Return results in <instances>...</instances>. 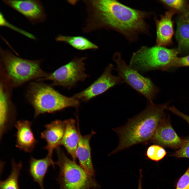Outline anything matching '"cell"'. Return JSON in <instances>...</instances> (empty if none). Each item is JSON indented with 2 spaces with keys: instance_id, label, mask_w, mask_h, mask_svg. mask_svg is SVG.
<instances>
[{
  "instance_id": "obj_1",
  "label": "cell",
  "mask_w": 189,
  "mask_h": 189,
  "mask_svg": "<svg viewBox=\"0 0 189 189\" xmlns=\"http://www.w3.org/2000/svg\"><path fill=\"white\" fill-rule=\"evenodd\" d=\"M88 17L84 33L104 29L114 30L130 42L136 41L142 34L149 35L147 20L149 12L133 8L116 0H84Z\"/></svg>"
},
{
  "instance_id": "obj_2",
  "label": "cell",
  "mask_w": 189,
  "mask_h": 189,
  "mask_svg": "<svg viewBox=\"0 0 189 189\" xmlns=\"http://www.w3.org/2000/svg\"><path fill=\"white\" fill-rule=\"evenodd\" d=\"M165 106L148 102L143 111L128 119L122 126L113 129L118 136L119 142L118 146L110 154L136 144L150 143L160 123L166 116Z\"/></svg>"
},
{
  "instance_id": "obj_3",
  "label": "cell",
  "mask_w": 189,
  "mask_h": 189,
  "mask_svg": "<svg viewBox=\"0 0 189 189\" xmlns=\"http://www.w3.org/2000/svg\"><path fill=\"white\" fill-rule=\"evenodd\" d=\"M25 96L34 109L35 118L41 114L52 113L66 108H77L80 105L79 100L73 96H64L50 85L40 81L30 83Z\"/></svg>"
},
{
  "instance_id": "obj_4",
  "label": "cell",
  "mask_w": 189,
  "mask_h": 189,
  "mask_svg": "<svg viewBox=\"0 0 189 189\" xmlns=\"http://www.w3.org/2000/svg\"><path fill=\"white\" fill-rule=\"evenodd\" d=\"M1 69L13 87L33 80L38 81L49 74L41 67L42 60L23 59L11 51L0 48Z\"/></svg>"
},
{
  "instance_id": "obj_5",
  "label": "cell",
  "mask_w": 189,
  "mask_h": 189,
  "mask_svg": "<svg viewBox=\"0 0 189 189\" xmlns=\"http://www.w3.org/2000/svg\"><path fill=\"white\" fill-rule=\"evenodd\" d=\"M56 151L58 160L55 164L59 167L57 178L60 189H96L98 184L92 176L76 162L69 159L60 147Z\"/></svg>"
},
{
  "instance_id": "obj_6",
  "label": "cell",
  "mask_w": 189,
  "mask_h": 189,
  "mask_svg": "<svg viewBox=\"0 0 189 189\" xmlns=\"http://www.w3.org/2000/svg\"><path fill=\"white\" fill-rule=\"evenodd\" d=\"M179 52L178 50L157 45L143 46L133 53L129 66L141 72L155 70H164L169 69Z\"/></svg>"
},
{
  "instance_id": "obj_7",
  "label": "cell",
  "mask_w": 189,
  "mask_h": 189,
  "mask_svg": "<svg viewBox=\"0 0 189 189\" xmlns=\"http://www.w3.org/2000/svg\"><path fill=\"white\" fill-rule=\"evenodd\" d=\"M113 59L116 64V70L123 82L143 95L148 102H153L158 90L150 78L144 77L127 65L120 53H115Z\"/></svg>"
},
{
  "instance_id": "obj_8",
  "label": "cell",
  "mask_w": 189,
  "mask_h": 189,
  "mask_svg": "<svg viewBox=\"0 0 189 189\" xmlns=\"http://www.w3.org/2000/svg\"><path fill=\"white\" fill-rule=\"evenodd\" d=\"M86 58H76L38 81L50 80L52 82L50 85L52 86H60L70 89L88 76L85 72L84 62Z\"/></svg>"
},
{
  "instance_id": "obj_9",
  "label": "cell",
  "mask_w": 189,
  "mask_h": 189,
  "mask_svg": "<svg viewBox=\"0 0 189 189\" xmlns=\"http://www.w3.org/2000/svg\"><path fill=\"white\" fill-rule=\"evenodd\" d=\"M113 67V65L110 64L95 81L84 90L76 93L73 96L79 100L87 102L115 85L124 83L119 76L112 74Z\"/></svg>"
},
{
  "instance_id": "obj_10",
  "label": "cell",
  "mask_w": 189,
  "mask_h": 189,
  "mask_svg": "<svg viewBox=\"0 0 189 189\" xmlns=\"http://www.w3.org/2000/svg\"><path fill=\"white\" fill-rule=\"evenodd\" d=\"M13 88L8 85H0V141L4 135L14 126L17 112L11 98Z\"/></svg>"
},
{
  "instance_id": "obj_11",
  "label": "cell",
  "mask_w": 189,
  "mask_h": 189,
  "mask_svg": "<svg viewBox=\"0 0 189 189\" xmlns=\"http://www.w3.org/2000/svg\"><path fill=\"white\" fill-rule=\"evenodd\" d=\"M5 4L25 17L32 24L44 22L47 17L42 2L39 0H2Z\"/></svg>"
},
{
  "instance_id": "obj_12",
  "label": "cell",
  "mask_w": 189,
  "mask_h": 189,
  "mask_svg": "<svg viewBox=\"0 0 189 189\" xmlns=\"http://www.w3.org/2000/svg\"><path fill=\"white\" fill-rule=\"evenodd\" d=\"M183 142V139L179 137L173 129L169 118L165 116L160 123L150 143L178 150Z\"/></svg>"
},
{
  "instance_id": "obj_13",
  "label": "cell",
  "mask_w": 189,
  "mask_h": 189,
  "mask_svg": "<svg viewBox=\"0 0 189 189\" xmlns=\"http://www.w3.org/2000/svg\"><path fill=\"white\" fill-rule=\"evenodd\" d=\"M44 127L45 129L41 133L40 137L46 143L44 149L47 150L48 154L52 157L54 150L61 145L65 129V122L56 120Z\"/></svg>"
},
{
  "instance_id": "obj_14",
  "label": "cell",
  "mask_w": 189,
  "mask_h": 189,
  "mask_svg": "<svg viewBox=\"0 0 189 189\" xmlns=\"http://www.w3.org/2000/svg\"><path fill=\"white\" fill-rule=\"evenodd\" d=\"M32 122L27 120H19L14 126L16 129V147L20 150L32 153L38 143L33 132Z\"/></svg>"
},
{
  "instance_id": "obj_15",
  "label": "cell",
  "mask_w": 189,
  "mask_h": 189,
  "mask_svg": "<svg viewBox=\"0 0 189 189\" xmlns=\"http://www.w3.org/2000/svg\"><path fill=\"white\" fill-rule=\"evenodd\" d=\"M79 140L76 150V156L81 166L88 174L94 177L95 171L92 162L90 142L95 132L92 131L89 134H81L79 128Z\"/></svg>"
},
{
  "instance_id": "obj_16",
  "label": "cell",
  "mask_w": 189,
  "mask_h": 189,
  "mask_svg": "<svg viewBox=\"0 0 189 189\" xmlns=\"http://www.w3.org/2000/svg\"><path fill=\"white\" fill-rule=\"evenodd\" d=\"M175 13L172 10L168 11L162 15L160 19L155 18L157 45L163 46L168 45L172 43L174 34L172 18Z\"/></svg>"
},
{
  "instance_id": "obj_17",
  "label": "cell",
  "mask_w": 189,
  "mask_h": 189,
  "mask_svg": "<svg viewBox=\"0 0 189 189\" xmlns=\"http://www.w3.org/2000/svg\"><path fill=\"white\" fill-rule=\"evenodd\" d=\"M65 128L61 145L64 146L76 162V150L79 140L78 128H77L75 119L70 118L64 120Z\"/></svg>"
},
{
  "instance_id": "obj_18",
  "label": "cell",
  "mask_w": 189,
  "mask_h": 189,
  "mask_svg": "<svg viewBox=\"0 0 189 189\" xmlns=\"http://www.w3.org/2000/svg\"><path fill=\"white\" fill-rule=\"evenodd\" d=\"M29 172L33 181L39 185L40 189H45L43 184L44 177L51 166L54 167L55 162L52 157L47 154L45 157L37 159L31 156L29 160Z\"/></svg>"
},
{
  "instance_id": "obj_19",
  "label": "cell",
  "mask_w": 189,
  "mask_h": 189,
  "mask_svg": "<svg viewBox=\"0 0 189 189\" xmlns=\"http://www.w3.org/2000/svg\"><path fill=\"white\" fill-rule=\"evenodd\" d=\"M176 37L178 45V50L189 51V14L186 10L180 16L177 21Z\"/></svg>"
},
{
  "instance_id": "obj_20",
  "label": "cell",
  "mask_w": 189,
  "mask_h": 189,
  "mask_svg": "<svg viewBox=\"0 0 189 189\" xmlns=\"http://www.w3.org/2000/svg\"><path fill=\"white\" fill-rule=\"evenodd\" d=\"M57 41L65 43L80 50L97 49L98 46L86 38L80 36H70L59 35L56 38Z\"/></svg>"
},
{
  "instance_id": "obj_21",
  "label": "cell",
  "mask_w": 189,
  "mask_h": 189,
  "mask_svg": "<svg viewBox=\"0 0 189 189\" xmlns=\"http://www.w3.org/2000/svg\"><path fill=\"white\" fill-rule=\"evenodd\" d=\"M10 174L5 180L0 181V189H20L18 179L22 166L21 162L16 163L14 159L11 161Z\"/></svg>"
},
{
  "instance_id": "obj_22",
  "label": "cell",
  "mask_w": 189,
  "mask_h": 189,
  "mask_svg": "<svg viewBox=\"0 0 189 189\" xmlns=\"http://www.w3.org/2000/svg\"><path fill=\"white\" fill-rule=\"evenodd\" d=\"M166 154V151L163 147L155 144L147 148L145 155L149 159L158 162L163 159Z\"/></svg>"
},
{
  "instance_id": "obj_23",
  "label": "cell",
  "mask_w": 189,
  "mask_h": 189,
  "mask_svg": "<svg viewBox=\"0 0 189 189\" xmlns=\"http://www.w3.org/2000/svg\"><path fill=\"white\" fill-rule=\"evenodd\" d=\"M183 139V143L181 147L170 155L177 158L189 159V136Z\"/></svg>"
},
{
  "instance_id": "obj_24",
  "label": "cell",
  "mask_w": 189,
  "mask_h": 189,
  "mask_svg": "<svg viewBox=\"0 0 189 189\" xmlns=\"http://www.w3.org/2000/svg\"><path fill=\"white\" fill-rule=\"evenodd\" d=\"M176 189H189V166L178 180Z\"/></svg>"
},
{
  "instance_id": "obj_25",
  "label": "cell",
  "mask_w": 189,
  "mask_h": 189,
  "mask_svg": "<svg viewBox=\"0 0 189 189\" xmlns=\"http://www.w3.org/2000/svg\"><path fill=\"white\" fill-rule=\"evenodd\" d=\"M162 3L177 10H182L184 8L185 1L183 0H161Z\"/></svg>"
},
{
  "instance_id": "obj_26",
  "label": "cell",
  "mask_w": 189,
  "mask_h": 189,
  "mask_svg": "<svg viewBox=\"0 0 189 189\" xmlns=\"http://www.w3.org/2000/svg\"><path fill=\"white\" fill-rule=\"evenodd\" d=\"M189 66V55L182 57H176L170 65L169 69L173 67Z\"/></svg>"
},
{
  "instance_id": "obj_27",
  "label": "cell",
  "mask_w": 189,
  "mask_h": 189,
  "mask_svg": "<svg viewBox=\"0 0 189 189\" xmlns=\"http://www.w3.org/2000/svg\"><path fill=\"white\" fill-rule=\"evenodd\" d=\"M165 108L170 110L174 114L183 119L188 123L189 125V116L180 112L174 107H168L166 106Z\"/></svg>"
},
{
  "instance_id": "obj_28",
  "label": "cell",
  "mask_w": 189,
  "mask_h": 189,
  "mask_svg": "<svg viewBox=\"0 0 189 189\" xmlns=\"http://www.w3.org/2000/svg\"><path fill=\"white\" fill-rule=\"evenodd\" d=\"M140 177L138 180V189H142V179L143 176L142 174V170H139Z\"/></svg>"
},
{
  "instance_id": "obj_29",
  "label": "cell",
  "mask_w": 189,
  "mask_h": 189,
  "mask_svg": "<svg viewBox=\"0 0 189 189\" xmlns=\"http://www.w3.org/2000/svg\"><path fill=\"white\" fill-rule=\"evenodd\" d=\"M188 10V12L189 14V10Z\"/></svg>"
}]
</instances>
